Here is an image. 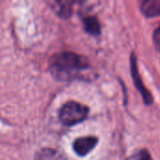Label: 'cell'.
Segmentation results:
<instances>
[{"mask_svg": "<svg viewBox=\"0 0 160 160\" xmlns=\"http://www.w3.org/2000/svg\"><path fill=\"white\" fill-rule=\"evenodd\" d=\"M35 160H65V158L61 152L55 149L46 148L36 154Z\"/></svg>", "mask_w": 160, "mask_h": 160, "instance_id": "8992f818", "label": "cell"}, {"mask_svg": "<svg viewBox=\"0 0 160 160\" xmlns=\"http://www.w3.org/2000/svg\"><path fill=\"white\" fill-rule=\"evenodd\" d=\"M88 66V61L84 57L70 52L57 53L50 61L51 72L59 81L73 78L80 71L87 68Z\"/></svg>", "mask_w": 160, "mask_h": 160, "instance_id": "6da1fadb", "label": "cell"}, {"mask_svg": "<svg viewBox=\"0 0 160 160\" xmlns=\"http://www.w3.org/2000/svg\"><path fill=\"white\" fill-rule=\"evenodd\" d=\"M131 70H132V75H133V79H134V82H135V84L137 86V88L140 90V92L142 93V97H143V99L145 101V103L147 104H151L152 101H153V98H152V96L151 94L147 91V89L144 87L142 80H141V76L138 72V69H137V64H136V58L134 55L131 56Z\"/></svg>", "mask_w": 160, "mask_h": 160, "instance_id": "277c9868", "label": "cell"}, {"mask_svg": "<svg viewBox=\"0 0 160 160\" xmlns=\"http://www.w3.org/2000/svg\"><path fill=\"white\" fill-rule=\"evenodd\" d=\"M142 11L147 17L160 16V0H147L142 4Z\"/></svg>", "mask_w": 160, "mask_h": 160, "instance_id": "5b68a950", "label": "cell"}, {"mask_svg": "<svg viewBox=\"0 0 160 160\" xmlns=\"http://www.w3.org/2000/svg\"><path fill=\"white\" fill-rule=\"evenodd\" d=\"M57 4L59 5V14L61 16H69L71 13V7L69 6L70 3L69 2H57Z\"/></svg>", "mask_w": 160, "mask_h": 160, "instance_id": "ba28073f", "label": "cell"}, {"mask_svg": "<svg viewBox=\"0 0 160 160\" xmlns=\"http://www.w3.org/2000/svg\"><path fill=\"white\" fill-rule=\"evenodd\" d=\"M128 160H152V158L147 151H142L139 154H137L136 156L129 158Z\"/></svg>", "mask_w": 160, "mask_h": 160, "instance_id": "9c48e42d", "label": "cell"}, {"mask_svg": "<svg viewBox=\"0 0 160 160\" xmlns=\"http://www.w3.org/2000/svg\"><path fill=\"white\" fill-rule=\"evenodd\" d=\"M83 25H84V29L91 35L94 36H98L100 33V24L98 20L96 17L93 16H89L86 17L83 20Z\"/></svg>", "mask_w": 160, "mask_h": 160, "instance_id": "52a82bcc", "label": "cell"}, {"mask_svg": "<svg viewBox=\"0 0 160 160\" xmlns=\"http://www.w3.org/2000/svg\"><path fill=\"white\" fill-rule=\"evenodd\" d=\"M88 112L89 110L86 106L75 101H68L60 109L59 119L66 126H73L82 122Z\"/></svg>", "mask_w": 160, "mask_h": 160, "instance_id": "7a4b0ae2", "label": "cell"}, {"mask_svg": "<svg viewBox=\"0 0 160 160\" xmlns=\"http://www.w3.org/2000/svg\"><path fill=\"white\" fill-rule=\"evenodd\" d=\"M98 144V139L96 137L88 136V137H82L77 139L73 143L74 152L80 156L84 157L88 155Z\"/></svg>", "mask_w": 160, "mask_h": 160, "instance_id": "3957f363", "label": "cell"}, {"mask_svg": "<svg viewBox=\"0 0 160 160\" xmlns=\"http://www.w3.org/2000/svg\"><path fill=\"white\" fill-rule=\"evenodd\" d=\"M153 39H154V43H155L157 50L160 52V25L155 30L154 35H153Z\"/></svg>", "mask_w": 160, "mask_h": 160, "instance_id": "30bf717a", "label": "cell"}]
</instances>
